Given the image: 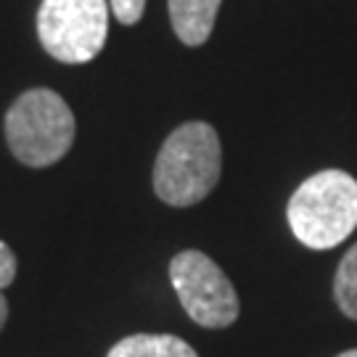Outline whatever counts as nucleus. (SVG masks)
<instances>
[{
	"mask_svg": "<svg viewBox=\"0 0 357 357\" xmlns=\"http://www.w3.org/2000/svg\"><path fill=\"white\" fill-rule=\"evenodd\" d=\"M222 172L217 130L206 122H185L169 132L153 165V191L169 206H193L215 191Z\"/></svg>",
	"mask_w": 357,
	"mask_h": 357,
	"instance_id": "obj_1",
	"label": "nucleus"
},
{
	"mask_svg": "<svg viewBox=\"0 0 357 357\" xmlns=\"http://www.w3.org/2000/svg\"><path fill=\"white\" fill-rule=\"evenodd\" d=\"M289 228L307 249H333L357 228V180L344 169L307 178L289 199Z\"/></svg>",
	"mask_w": 357,
	"mask_h": 357,
	"instance_id": "obj_2",
	"label": "nucleus"
},
{
	"mask_svg": "<svg viewBox=\"0 0 357 357\" xmlns=\"http://www.w3.org/2000/svg\"><path fill=\"white\" fill-rule=\"evenodd\" d=\"M75 130L69 103L48 88L22 93L6 114L8 149L26 167H48L64 159L75 143Z\"/></svg>",
	"mask_w": 357,
	"mask_h": 357,
	"instance_id": "obj_3",
	"label": "nucleus"
},
{
	"mask_svg": "<svg viewBox=\"0 0 357 357\" xmlns=\"http://www.w3.org/2000/svg\"><path fill=\"white\" fill-rule=\"evenodd\" d=\"M106 0H43L38 38L61 64H88L101 53L109 35Z\"/></svg>",
	"mask_w": 357,
	"mask_h": 357,
	"instance_id": "obj_4",
	"label": "nucleus"
},
{
	"mask_svg": "<svg viewBox=\"0 0 357 357\" xmlns=\"http://www.w3.org/2000/svg\"><path fill=\"white\" fill-rule=\"evenodd\" d=\"M169 281L188 318L204 328H228L241 312L230 278L204 252L188 249L172 257Z\"/></svg>",
	"mask_w": 357,
	"mask_h": 357,
	"instance_id": "obj_5",
	"label": "nucleus"
},
{
	"mask_svg": "<svg viewBox=\"0 0 357 357\" xmlns=\"http://www.w3.org/2000/svg\"><path fill=\"white\" fill-rule=\"evenodd\" d=\"M220 3L222 0H169V19L180 43L191 48L204 45L215 29Z\"/></svg>",
	"mask_w": 357,
	"mask_h": 357,
	"instance_id": "obj_6",
	"label": "nucleus"
},
{
	"mask_svg": "<svg viewBox=\"0 0 357 357\" xmlns=\"http://www.w3.org/2000/svg\"><path fill=\"white\" fill-rule=\"evenodd\" d=\"M106 357H199L188 342L172 333H132L116 342Z\"/></svg>",
	"mask_w": 357,
	"mask_h": 357,
	"instance_id": "obj_7",
	"label": "nucleus"
},
{
	"mask_svg": "<svg viewBox=\"0 0 357 357\" xmlns=\"http://www.w3.org/2000/svg\"><path fill=\"white\" fill-rule=\"evenodd\" d=\"M333 296L336 305L349 320H357V243L342 257L336 278H333Z\"/></svg>",
	"mask_w": 357,
	"mask_h": 357,
	"instance_id": "obj_8",
	"label": "nucleus"
},
{
	"mask_svg": "<svg viewBox=\"0 0 357 357\" xmlns=\"http://www.w3.org/2000/svg\"><path fill=\"white\" fill-rule=\"evenodd\" d=\"M112 11H114L116 22L122 24H138L143 16V8H146V0H109Z\"/></svg>",
	"mask_w": 357,
	"mask_h": 357,
	"instance_id": "obj_9",
	"label": "nucleus"
},
{
	"mask_svg": "<svg viewBox=\"0 0 357 357\" xmlns=\"http://www.w3.org/2000/svg\"><path fill=\"white\" fill-rule=\"evenodd\" d=\"M13 278H16V255L11 252L8 243L0 241V291L6 286H11Z\"/></svg>",
	"mask_w": 357,
	"mask_h": 357,
	"instance_id": "obj_10",
	"label": "nucleus"
},
{
	"mask_svg": "<svg viewBox=\"0 0 357 357\" xmlns=\"http://www.w3.org/2000/svg\"><path fill=\"white\" fill-rule=\"evenodd\" d=\"M6 318H8V302H6V296L0 291V331H3V326H6Z\"/></svg>",
	"mask_w": 357,
	"mask_h": 357,
	"instance_id": "obj_11",
	"label": "nucleus"
},
{
	"mask_svg": "<svg viewBox=\"0 0 357 357\" xmlns=\"http://www.w3.org/2000/svg\"><path fill=\"white\" fill-rule=\"evenodd\" d=\"M336 357H357V349H347V352H342V355H336Z\"/></svg>",
	"mask_w": 357,
	"mask_h": 357,
	"instance_id": "obj_12",
	"label": "nucleus"
}]
</instances>
